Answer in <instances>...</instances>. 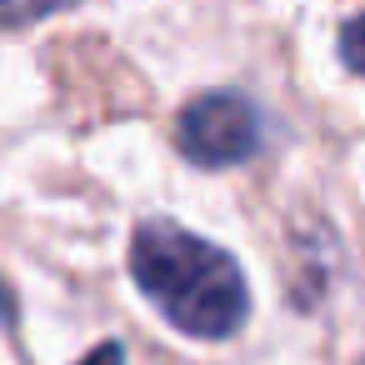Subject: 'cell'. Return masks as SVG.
Here are the masks:
<instances>
[{
  "label": "cell",
  "mask_w": 365,
  "mask_h": 365,
  "mask_svg": "<svg viewBox=\"0 0 365 365\" xmlns=\"http://www.w3.org/2000/svg\"><path fill=\"white\" fill-rule=\"evenodd\" d=\"M175 140L180 150L205 165V170H220V165H240L260 150L265 140V125H260V110L235 96V91H210V96H195L180 120H175Z\"/></svg>",
  "instance_id": "2"
},
{
  "label": "cell",
  "mask_w": 365,
  "mask_h": 365,
  "mask_svg": "<svg viewBox=\"0 0 365 365\" xmlns=\"http://www.w3.org/2000/svg\"><path fill=\"white\" fill-rule=\"evenodd\" d=\"M66 6H76V0H0V26H31V21L56 16Z\"/></svg>",
  "instance_id": "3"
},
{
  "label": "cell",
  "mask_w": 365,
  "mask_h": 365,
  "mask_svg": "<svg viewBox=\"0 0 365 365\" xmlns=\"http://www.w3.org/2000/svg\"><path fill=\"white\" fill-rule=\"evenodd\" d=\"M340 61H345L355 76H365V16H355V21L340 31Z\"/></svg>",
  "instance_id": "4"
},
{
  "label": "cell",
  "mask_w": 365,
  "mask_h": 365,
  "mask_svg": "<svg viewBox=\"0 0 365 365\" xmlns=\"http://www.w3.org/2000/svg\"><path fill=\"white\" fill-rule=\"evenodd\" d=\"M16 315V295H11V285L0 280V320H11Z\"/></svg>",
  "instance_id": "6"
},
{
  "label": "cell",
  "mask_w": 365,
  "mask_h": 365,
  "mask_svg": "<svg viewBox=\"0 0 365 365\" xmlns=\"http://www.w3.org/2000/svg\"><path fill=\"white\" fill-rule=\"evenodd\" d=\"M130 275L175 330L200 335V340L235 335L250 310L240 265L220 245H210L160 215L140 220V230L130 240Z\"/></svg>",
  "instance_id": "1"
},
{
  "label": "cell",
  "mask_w": 365,
  "mask_h": 365,
  "mask_svg": "<svg viewBox=\"0 0 365 365\" xmlns=\"http://www.w3.org/2000/svg\"><path fill=\"white\" fill-rule=\"evenodd\" d=\"M81 365H125V350H120V340H106V345H96Z\"/></svg>",
  "instance_id": "5"
}]
</instances>
